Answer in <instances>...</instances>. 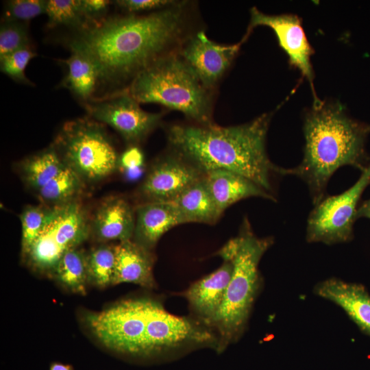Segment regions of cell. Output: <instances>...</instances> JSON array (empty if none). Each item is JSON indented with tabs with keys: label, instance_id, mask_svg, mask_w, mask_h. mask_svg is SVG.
<instances>
[{
	"label": "cell",
	"instance_id": "8fae6325",
	"mask_svg": "<svg viewBox=\"0 0 370 370\" xmlns=\"http://www.w3.org/2000/svg\"><path fill=\"white\" fill-rule=\"evenodd\" d=\"M89 117L114 129L130 146L143 141L160 124L162 114L143 110L127 91L84 103Z\"/></svg>",
	"mask_w": 370,
	"mask_h": 370
},
{
	"label": "cell",
	"instance_id": "3957f363",
	"mask_svg": "<svg viewBox=\"0 0 370 370\" xmlns=\"http://www.w3.org/2000/svg\"><path fill=\"white\" fill-rule=\"evenodd\" d=\"M370 125L349 118L338 103L321 101L306 114L305 145L301 162L283 168V175H295L307 185L313 204L324 197L328 182L346 165L362 171L367 166L365 143Z\"/></svg>",
	"mask_w": 370,
	"mask_h": 370
},
{
	"label": "cell",
	"instance_id": "52a82bcc",
	"mask_svg": "<svg viewBox=\"0 0 370 370\" xmlns=\"http://www.w3.org/2000/svg\"><path fill=\"white\" fill-rule=\"evenodd\" d=\"M89 236V216L80 201L57 207L23 257L33 270L53 276L64 254L77 248Z\"/></svg>",
	"mask_w": 370,
	"mask_h": 370
},
{
	"label": "cell",
	"instance_id": "277c9868",
	"mask_svg": "<svg viewBox=\"0 0 370 370\" xmlns=\"http://www.w3.org/2000/svg\"><path fill=\"white\" fill-rule=\"evenodd\" d=\"M273 243L272 237L256 236L245 219L240 234L217 252L223 260H231L233 265L223 301L210 325L218 336V352L236 341L243 333L260 286L258 265Z\"/></svg>",
	"mask_w": 370,
	"mask_h": 370
},
{
	"label": "cell",
	"instance_id": "d6a6232c",
	"mask_svg": "<svg viewBox=\"0 0 370 370\" xmlns=\"http://www.w3.org/2000/svg\"><path fill=\"white\" fill-rule=\"evenodd\" d=\"M114 3L127 12L136 14L150 10L158 11L172 7L179 2L171 0H119Z\"/></svg>",
	"mask_w": 370,
	"mask_h": 370
},
{
	"label": "cell",
	"instance_id": "ffe728a7",
	"mask_svg": "<svg viewBox=\"0 0 370 370\" xmlns=\"http://www.w3.org/2000/svg\"><path fill=\"white\" fill-rule=\"evenodd\" d=\"M115 253L113 285L130 282L146 288L156 286L153 275L155 257L151 251L131 239L115 245Z\"/></svg>",
	"mask_w": 370,
	"mask_h": 370
},
{
	"label": "cell",
	"instance_id": "d590c367",
	"mask_svg": "<svg viewBox=\"0 0 370 370\" xmlns=\"http://www.w3.org/2000/svg\"><path fill=\"white\" fill-rule=\"evenodd\" d=\"M49 370H73V369L71 365H69L53 362L51 364Z\"/></svg>",
	"mask_w": 370,
	"mask_h": 370
},
{
	"label": "cell",
	"instance_id": "d4e9b609",
	"mask_svg": "<svg viewBox=\"0 0 370 370\" xmlns=\"http://www.w3.org/2000/svg\"><path fill=\"white\" fill-rule=\"evenodd\" d=\"M53 277L69 291L84 295L86 284L90 281L87 254L77 248L66 251Z\"/></svg>",
	"mask_w": 370,
	"mask_h": 370
},
{
	"label": "cell",
	"instance_id": "7a4b0ae2",
	"mask_svg": "<svg viewBox=\"0 0 370 370\" xmlns=\"http://www.w3.org/2000/svg\"><path fill=\"white\" fill-rule=\"evenodd\" d=\"M271 114L265 113L238 125H173L168 140L176 153L203 174L225 169L253 181L275 196L273 180L284 176L283 168L274 164L266 151V138Z\"/></svg>",
	"mask_w": 370,
	"mask_h": 370
},
{
	"label": "cell",
	"instance_id": "83f0119b",
	"mask_svg": "<svg viewBox=\"0 0 370 370\" xmlns=\"http://www.w3.org/2000/svg\"><path fill=\"white\" fill-rule=\"evenodd\" d=\"M90 281L100 287L112 284L115 265V246L101 244L87 254Z\"/></svg>",
	"mask_w": 370,
	"mask_h": 370
},
{
	"label": "cell",
	"instance_id": "44dd1931",
	"mask_svg": "<svg viewBox=\"0 0 370 370\" xmlns=\"http://www.w3.org/2000/svg\"><path fill=\"white\" fill-rule=\"evenodd\" d=\"M66 167L52 145L16 164L23 184L35 195Z\"/></svg>",
	"mask_w": 370,
	"mask_h": 370
},
{
	"label": "cell",
	"instance_id": "836d02e7",
	"mask_svg": "<svg viewBox=\"0 0 370 370\" xmlns=\"http://www.w3.org/2000/svg\"><path fill=\"white\" fill-rule=\"evenodd\" d=\"M79 1L82 13L91 27L106 20L105 16L112 3L108 0H79Z\"/></svg>",
	"mask_w": 370,
	"mask_h": 370
},
{
	"label": "cell",
	"instance_id": "1f68e13d",
	"mask_svg": "<svg viewBox=\"0 0 370 370\" xmlns=\"http://www.w3.org/2000/svg\"><path fill=\"white\" fill-rule=\"evenodd\" d=\"M143 155L136 146H130L119 156V169L128 179H135L142 171Z\"/></svg>",
	"mask_w": 370,
	"mask_h": 370
},
{
	"label": "cell",
	"instance_id": "30bf717a",
	"mask_svg": "<svg viewBox=\"0 0 370 370\" xmlns=\"http://www.w3.org/2000/svg\"><path fill=\"white\" fill-rule=\"evenodd\" d=\"M369 184L370 164L352 187L341 194L325 197L315 205L307 219V241L332 245L350 241L357 206Z\"/></svg>",
	"mask_w": 370,
	"mask_h": 370
},
{
	"label": "cell",
	"instance_id": "603a6c76",
	"mask_svg": "<svg viewBox=\"0 0 370 370\" xmlns=\"http://www.w3.org/2000/svg\"><path fill=\"white\" fill-rule=\"evenodd\" d=\"M71 52L69 58L62 60L67 71L60 86L86 103L91 100L99 84L98 71L88 56L75 50Z\"/></svg>",
	"mask_w": 370,
	"mask_h": 370
},
{
	"label": "cell",
	"instance_id": "e575fe53",
	"mask_svg": "<svg viewBox=\"0 0 370 370\" xmlns=\"http://www.w3.org/2000/svg\"><path fill=\"white\" fill-rule=\"evenodd\" d=\"M361 217L370 219V199L365 201L361 206L358 208L356 218Z\"/></svg>",
	"mask_w": 370,
	"mask_h": 370
},
{
	"label": "cell",
	"instance_id": "cb8c5ba5",
	"mask_svg": "<svg viewBox=\"0 0 370 370\" xmlns=\"http://www.w3.org/2000/svg\"><path fill=\"white\" fill-rule=\"evenodd\" d=\"M86 185L73 171L66 167L36 196L40 204L51 208L60 207L80 201Z\"/></svg>",
	"mask_w": 370,
	"mask_h": 370
},
{
	"label": "cell",
	"instance_id": "8992f818",
	"mask_svg": "<svg viewBox=\"0 0 370 370\" xmlns=\"http://www.w3.org/2000/svg\"><path fill=\"white\" fill-rule=\"evenodd\" d=\"M51 145L86 184L99 182L119 168V156L106 130L90 117L66 122Z\"/></svg>",
	"mask_w": 370,
	"mask_h": 370
},
{
	"label": "cell",
	"instance_id": "4316f807",
	"mask_svg": "<svg viewBox=\"0 0 370 370\" xmlns=\"http://www.w3.org/2000/svg\"><path fill=\"white\" fill-rule=\"evenodd\" d=\"M56 208L42 204L25 206L19 215L21 223V254L25 256L46 225L54 215Z\"/></svg>",
	"mask_w": 370,
	"mask_h": 370
},
{
	"label": "cell",
	"instance_id": "ac0fdd59",
	"mask_svg": "<svg viewBox=\"0 0 370 370\" xmlns=\"http://www.w3.org/2000/svg\"><path fill=\"white\" fill-rule=\"evenodd\" d=\"M314 292L340 306L363 332L370 335V295L363 286L330 278L318 284Z\"/></svg>",
	"mask_w": 370,
	"mask_h": 370
},
{
	"label": "cell",
	"instance_id": "7c38bea8",
	"mask_svg": "<svg viewBox=\"0 0 370 370\" xmlns=\"http://www.w3.org/2000/svg\"><path fill=\"white\" fill-rule=\"evenodd\" d=\"M263 25L270 27L275 33L280 46L287 54L291 65L297 69L309 82L314 94V105L320 101L315 95L313 87L314 73L310 58L313 49L310 46L300 18L295 14L269 15L256 8L251 9V19L245 40L256 27Z\"/></svg>",
	"mask_w": 370,
	"mask_h": 370
},
{
	"label": "cell",
	"instance_id": "ba28073f",
	"mask_svg": "<svg viewBox=\"0 0 370 370\" xmlns=\"http://www.w3.org/2000/svg\"><path fill=\"white\" fill-rule=\"evenodd\" d=\"M149 299L120 301L85 317L86 324L106 347L118 352L144 355Z\"/></svg>",
	"mask_w": 370,
	"mask_h": 370
},
{
	"label": "cell",
	"instance_id": "4dcf8cb0",
	"mask_svg": "<svg viewBox=\"0 0 370 370\" xmlns=\"http://www.w3.org/2000/svg\"><path fill=\"white\" fill-rule=\"evenodd\" d=\"M45 0H11L7 1L4 9L3 21L26 23L45 14Z\"/></svg>",
	"mask_w": 370,
	"mask_h": 370
},
{
	"label": "cell",
	"instance_id": "f546056e",
	"mask_svg": "<svg viewBox=\"0 0 370 370\" xmlns=\"http://www.w3.org/2000/svg\"><path fill=\"white\" fill-rule=\"evenodd\" d=\"M36 56L30 46L6 55L0 58L1 71L18 83L31 86L32 84L25 76V71L29 61Z\"/></svg>",
	"mask_w": 370,
	"mask_h": 370
},
{
	"label": "cell",
	"instance_id": "f1b7e54d",
	"mask_svg": "<svg viewBox=\"0 0 370 370\" xmlns=\"http://www.w3.org/2000/svg\"><path fill=\"white\" fill-rule=\"evenodd\" d=\"M27 47H29L27 23L3 21L0 27V58Z\"/></svg>",
	"mask_w": 370,
	"mask_h": 370
},
{
	"label": "cell",
	"instance_id": "9c48e42d",
	"mask_svg": "<svg viewBox=\"0 0 370 370\" xmlns=\"http://www.w3.org/2000/svg\"><path fill=\"white\" fill-rule=\"evenodd\" d=\"M218 336L209 326L167 312L158 301L149 299L144 355L172 352L190 347L218 349Z\"/></svg>",
	"mask_w": 370,
	"mask_h": 370
},
{
	"label": "cell",
	"instance_id": "6da1fadb",
	"mask_svg": "<svg viewBox=\"0 0 370 370\" xmlns=\"http://www.w3.org/2000/svg\"><path fill=\"white\" fill-rule=\"evenodd\" d=\"M184 3L146 15L106 18L80 32L71 50L88 56L95 64L99 84H115L132 79L168 53L184 27Z\"/></svg>",
	"mask_w": 370,
	"mask_h": 370
},
{
	"label": "cell",
	"instance_id": "4fadbf2b",
	"mask_svg": "<svg viewBox=\"0 0 370 370\" xmlns=\"http://www.w3.org/2000/svg\"><path fill=\"white\" fill-rule=\"evenodd\" d=\"M204 174L173 153L151 166L138 189L140 204L172 202Z\"/></svg>",
	"mask_w": 370,
	"mask_h": 370
},
{
	"label": "cell",
	"instance_id": "5bb4252c",
	"mask_svg": "<svg viewBox=\"0 0 370 370\" xmlns=\"http://www.w3.org/2000/svg\"><path fill=\"white\" fill-rule=\"evenodd\" d=\"M243 41L234 45H220L200 31L185 42L179 55L209 90L229 68Z\"/></svg>",
	"mask_w": 370,
	"mask_h": 370
},
{
	"label": "cell",
	"instance_id": "9a60e30c",
	"mask_svg": "<svg viewBox=\"0 0 370 370\" xmlns=\"http://www.w3.org/2000/svg\"><path fill=\"white\" fill-rule=\"evenodd\" d=\"M135 209L123 197L103 199L89 216L90 236L101 243L132 239Z\"/></svg>",
	"mask_w": 370,
	"mask_h": 370
},
{
	"label": "cell",
	"instance_id": "484cf974",
	"mask_svg": "<svg viewBox=\"0 0 370 370\" xmlns=\"http://www.w3.org/2000/svg\"><path fill=\"white\" fill-rule=\"evenodd\" d=\"M45 14L50 27L65 25L79 32L91 27L82 13L79 0H47Z\"/></svg>",
	"mask_w": 370,
	"mask_h": 370
},
{
	"label": "cell",
	"instance_id": "2e32d148",
	"mask_svg": "<svg viewBox=\"0 0 370 370\" xmlns=\"http://www.w3.org/2000/svg\"><path fill=\"white\" fill-rule=\"evenodd\" d=\"M232 270V261L223 260L218 269L195 282L184 293L190 308L209 327L222 305Z\"/></svg>",
	"mask_w": 370,
	"mask_h": 370
},
{
	"label": "cell",
	"instance_id": "5b68a950",
	"mask_svg": "<svg viewBox=\"0 0 370 370\" xmlns=\"http://www.w3.org/2000/svg\"><path fill=\"white\" fill-rule=\"evenodd\" d=\"M127 92L139 103H159L199 125L212 124L208 89L180 55L170 53L152 62L132 79Z\"/></svg>",
	"mask_w": 370,
	"mask_h": 370
},
{
	"label": "cell",
	"instance_id": "d6986e66",
	"mask_svg": "<svg viewBox=\"0 0 370 370\" xmlns=\"http://www.w3.org/2000/svg\"><path fill=\"white\" fill-rule=\"evenodd\" d=\"M204 177L221 214L232 204L249 197H256L276 201L274 195L253 181L230 171L212 170L206 172Z\"/></svg>",
	"mask_w": 370,
	"mask_h": 370
},
{
	"label": "cell",
	"instance_id": "e0dca14e",
	"mask_svg": "<svg viewBox=\"0 0 370 370\" xmlns=\"http://www.w3.org/2000/svg\"><path fill=\"white\" fill-rule=\"evenodd\" d=\"M184 223L172 202L139 204L135 208V226L132 240L152 251L160 237L172 227Z\"/></svg>",
	"mask_w": 370,
	"mask_h": 370
},
{
	"label": "cell",
	"instance_id": "7402d4cb",
	"mask_svg": "<svg viewBox=\"0 0 370 370\" xmlns=\"http://www.w3.org/2000/svg\"><path fill=\"white\" fill-rule=\"evenodd\" d=\"M180 212L184 223L212 224L220 217L219 212L204 176L172 201Z\"/></svg>",
	"mask_w": 370,
	"mask_h": 370
}]
</instances>
